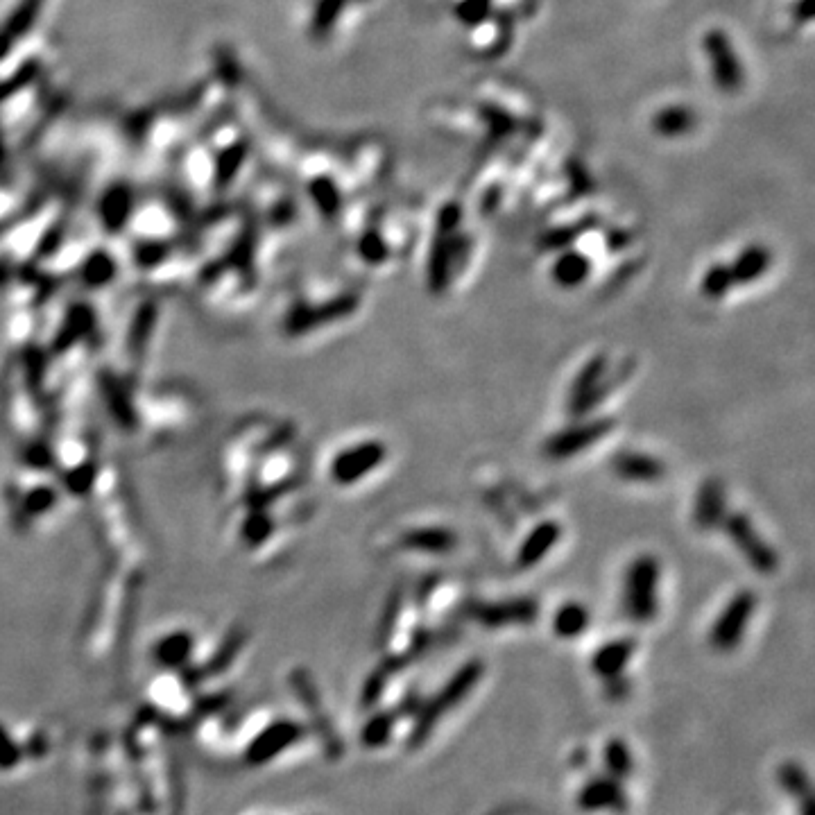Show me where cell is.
Masks as SVG:
<instances>
[{"instance_id": "obj_6", "label": "cell", "mask_w": 815, "mask_h": 815, "mask_svg": "<svg viewBox=\"0 0 815 815\" xmlns=\"http://www.w3.org/2000/svg\"><path fill=\"white\" fill-rule=\"evenodd\" d=\"M469 619L485 628H505V625H530L537 621L539 603L535 598H508V600H474L467 607Z\"/></svg>"}, {"instance_id": "obj_4", "label": "cell", "mask_w": 815, "mask_h": 815, "mask_svg": "<svg viewBox=\"0 0 815 815\" xmlns=\"http://www.w3.org/2000/svg\"><path fill=\"white\" fill-rule=\"evenodd\" d=\"M720 526L725 528V533L732 539V544L736 546L748 564L757 573H775L779 566V557L775 553L766 539L759 535V530L754 528V523L745 514H727Z\"/></svg>"}, {"instance_id": "obj_8", "label": "cell", "mask_w": 815, "mask_h": 815, "mask_svg": "<svg viewBox=\"0 0 815 815\" xmlns=\"http://www.w3.org/2000/svg\"><path fill=\"white\" fill-rule=\"evenodd\" d=\"M605 376H607V356L596 354L589 358L585 367L576 374L569 390V415L571 417H585L591 413L600 397L605 394Z\"/></svg>"}, {"instance_id": "obj_18", "label": "cell", "mask_w": 815, "mask_h": 815, "mask_svg": "<svg viewBox=\"0 0 815 815\" xmlns=\"http://www.w3.org/2000/svg\"><path fill=\"white\" fill-rule=\"evenodd\" d=\"M650 127L662 139H684L698 127V114L689 105H666L652 114Z\"/></svg>"}, {"instance_id": "obj_10", "label": "cell", "mask_w": 815, "mask_h": 815, "mask_svg": "<svg viewBox=\"0 0 815 815\" xmlns=\"http://www.w3.org/2000/svg\"><path fill=\"white\" fill-rule=\"evenodd\" d=\"M385 453H388V449H385L383 442L370 440L358 444L354 449L340 453L336 462H333V478L342 485L356 483V480L365 478L372 469L381 465L385 460Z\"/></svg>"}, {"instance_id": "obj_14", "label": "cell", "mask_w": 815, "mask_h": 815, "mask_svg": "<svg viewBox=\"0 0 815 815\" xmlns=\"http://www.w3.org/2000/svg\"><path fill=\"white\" fill-rule=\"evenodd\" d=\"M614 474L628 483H657L666 476L662 460L646 456V453L623 451L612 460Z\"/></svg>"}, {"instance_id": "obj_17", "label": "cell", "mask_w": 815, "mask_h": 815, "mask_svg": "<svg viewBox=\"0 0 815 815\" xmlns=\"http://www.w3.org/2000/svg\"><path fill=\"white\" fill-rule=\"evenodd\" d=\"M456 234H440L437 231V238L431 245V254H428V288L431 293L440 295L446 290L451 281V270H453V259H456V245L451 243V238Z\"/></svg>"}, {"instance_id": "obj_21", "label": "cell", "mask_w": 815, "mask_h": 815, "mask_svg": "<svg viewBox=\"0 0 815 815\" xmlns=\"http://www.w3.org/2000/svg\"><path fill=\"white\" fill-rule=\"evenodd\" d=\"M777 779L784 791L802 804V815H815V797L811 791V779L797 761H784L777 770Z\"/></svg>"}, {"instance_id": "obj_20", "label": "cell", "mask_w": 815, "mask_h": 815, "mask_svg": "<svg viewBox=\"0 0 815 815\" xmlns=\"http://www.w3.org/2000/svg\"><path fill=\"white\" fill-rule=\"evenodd\" d=\"M772 263V254L766 245H748L745 250L739 252L736 256L734 263L729 265V272H732V279H734V286L739 283V286H748V283H754L757 279H761L763 274L768 272Z\"/></svg>"}, {"instance_id": "obj_9", "label": "cell", "mask_w": 815, "mask_h": 815, "mask_svg": "<svg viewBox=\"0 0 815 815\" xmlns=\"http://www.w3.org/2000/svg\"><path fill=\"white\" fill-rule=\"evenodd\" d=\"M578 806L585 813H598V811H612V813H625L628 811V793H625L623 782L619 779L603 775L594 777L580 788L578 793Z\"/></svg>"}, {"instance_id": "obj_15", "label": "cell", "mask_w": 815, "mask_h": 815, "mask_svg": "<svg viewBox=\"0 0 815 815\" xmlns=\"http://www.w3.org/2000/svg\"><path fill=\"white\" fill-rule=\"evenodd\" d=\"M634 650H637V641L634 639L607 641L591 657V671H594V675L603 677V680L619 677L628 668L630 659L634 657Z\"/></svg>"}, {"instance_id": "obj_12", "label": "cell", "mask_w": 815, "mask_h": 815, "mask_svg": "<svg viewBox=\"0 0 815 815\" xmlns=\"http://www.w3.org/2000/svg\"><path fill=\"white\" fill-rule=\"evenodd\" d=\"M562 537V528L557 521H542L530 530L517 551V569H533L544 557L553 551Z\"/></svg>"}, {"instance_id": "obj_13", "label": "cell", "mask_w": 815, "mask_h": 815, "mask_svg": "<svg viewBox=\"0 0 815 815\" xmlns=\"http://www.w3.org/2000/svg\"><path fill=\"white\" fill-rule=\"evenodd\" d=\"M299 677H302V680L297 682V693H299V698H302V702L306 705V711H311L313 727H315V732H317V736H320V741L324 745V752L329 754L331 759L342 757V752H345V745H342L340 736L336 734V729H333L329 716L322 714L320 696H317L315 686L311 684L308 677H304V675H299Z\"/></svg>"}, {"instance_id": "obj_2", "label": "cell", "mask_w": 815, "mask_h": 815, "mask_svg": "<svg viewBox=\"0 0 815 815\" xmlns=\"http://www.w3.org/2000/svg\"><path fill=\"white\" fill-rule=\"evenodd\" d=\"M659 560L639 555L623 576V609L634 623H650L659 612Z\"/></svg>"}, {"instance_id": "obj_30", "label": "cell", "mask_w": 815, "mask_h": 815, "mask_svg": "<svg viewBox=\"0 0 815 815\" xmlns=\"http://www.w3.org/2000/svg\"><path fill=\"white\" fill-rule=\"evenodd\" d=\"M628 686L630 684L623 680V675L612 677V680H607V696L612 700H621L628 693Z\"/></svg>"}, {"instance_id": "obj_5", "label": "cell", "mask_w": 815, "mask_h": 815, "mask_svg": "<svg viewBox=\"0 0 815 815\" xmlns=\"http://www.w3.org/2000/svg\"><path fill=\"white\" fill-rule=\"evenodd\" d=\"M754 607H757V596L754 591H739L723 612L718 614L716 623L711 625L709 643L718 652H732L745 637V630L752 621Z\"/></svg>"}, {"instance_id": "obj_11", "label": "cell", "mask_w": 815, "mask_h": 815, "mask_svg": "<svg viewBox=\"0 0 815 815\" xmlns=\"http://www.w3.org/2000/svg\"><path fill=\"white\" fill-rule=\"evenodd\" d=\"M304 736V727L293 720H281V723L270 725L265 732L254 741V745L247 752L250 763H268L272 757H277L290 745H295Z\"/></svg>"}, {"instance_id": "obj_27", "label": "cell", "mask_w": 815, "mask_h": 815, "mask_svg": "<svg viewBox=\"0 0 815 815\" xmlns=\"http://www.w3.org/2000/svg\"><path fill=\"white\" fill-rule=\"evenodd\" d=\"M360 256H363L367 263L379 265L388 259L390 250L379 234H367L363 240H360Z\"/></svg>"}, {"instance_id": "obj_3", "label": "cell", "mask_w": 815, "mask_h": 815, "mask_svg": "<svg viewBox=\"0 0 815 815\" xmlns=\"http://www.w3.org/2000/svg\"><path fill=\"white\" fill-rule=\"evenodd\" d=\"M702 55L709 64V77L720 93H739L745 82V66L741 62L729 32L711 28L702 34Z\"/></svg>"}, {"instance_id": "obj_22", "label": "cell", "mask_w": 815, "mask_h": 815, "mask_svg": "<svg viewBox=\"0 0 815 815\" xmlns=\"http://www.w3.org/2000/svg\"><path fill=\"white\" fill-rule=\"evenodd\" d=\"M591 274V261L582 252L576 250H566L562 254H557V259L551 268V279L560 288H578L589 279Z\"/></svg>"}, {"instance_id": "obj_26", "label": "cell", "mask_w": 815, "mask_h": 815, "mask_svg": "<svg viewBox=\"0 0 815 815\" xmlns=\"http://www.w3.org/2000/svg\"><path fill=\"white\" fill-rule=\"evenodd\" d=\"M732 286V272H729V265L725 263H714L700 279V293L705 299H711V302L723 299L732 290Z\"/></svg>"}, {"instance_id": "obj_1", "label": "cell", "mask_w": 815, "mask_h": 815, "mask_svg": "<svg viewBox=\"0 0 815 815\" xmlns=\"http://www.w3.org/2000/svg\"><path fill=\"white\" fill-rule=\"evenodd\" d=\"M483 673H485V664L480 662V659H471V662L462 664L458 668L456 675H453L433 698L424 700L422 705H419V709L415 711V725L413 729H410L408 748H413V750L422 748V745L431 739L437 723H440V720L449 714V711L456 709L460 702L476 689V684L483 680Z\"/></svg>"}, {"instance_id": "obj_25", "label": "cell", "mask_w": 815, "mask_h": 815, "mask_svg": "<svg viewBox=\"0 0 815 815\" xmlns=\"http://www.w3.org/2000/svg\"><path fill=\"white\" fill-rule=\"evenodd\" d=\"M603 759H605V770L609 777L619 779H628L634 770V759H632V752L628 748V743L623 739H612L607 741L605 745V752H603Z\"/></svg>"}, {"instance_id": "obj_29", "label": "cell", "mask_w": 815, "mask_h": 815, "mask_svg": "<svg viewBox=\"0 0 815 815\" xmlns=\"http://www.w3.org/2000/svg\"><path fill=\"white\" fill-rule=\"evenodd\" d=\"M16 757H19V752H16L14 743L10 741V736H7L3 729H0V766H3V768L14 766Z\"/></svg>"}, {"instance_id": "obj_19", "label": "cell", "mask_w": 815, "mask_h": 815, "mask_svg": "<svg viewBox=\"0 0 815 815\" xmlns=\"http://www.w3.org/2000/svg\"><path fill=\"white\" fill-rule=\"evenodd\" d=\"M401 546L406 551L415 553H428V555H444L456 548V535L451 530L433 526V528H413L403 533Z\"/></svg>"}, {"instance_id": "obj_28", "label": "cell", "mask_w": 815, "mask_h": 815, "mask_svg": "<svg viewBox=\"0 0 815 815\" xmlns=\"http://www.w3.org/2000/svg\"><path fill=\"white\" fill-rule=\"evenodd\" d=\"M388 675H390L388 668H379V671L370 675V680L365 682V689H363V705L365 707H374L376 702L383 698L385 684H388Z\"/></svg>"}, {"instance_id": "obj_16", "label": "cell", "mask_w": 815, "mask_h": 815, "mask_svg": "<svg viewBox=\"0 0 815 815\" xmlns=\"http://www.w3.org/2000/svg\"><path fill=\"white\" fill-rule=\"evenodd\" d=\"M725 519V489L718 478H707L700 485L693 508V521L700 530H714Z\"/></svg>"}, {"instance_id": "obj_24", "label": "cell", "mask_w": 815, "mask_h": 815, "mask_svg": "<svg viewBox=\"0 0 815 815\" xmlns=\"http://www.w3.org/2000/svg\"><path fill=\"white\" fill-rule=\"evenodd\" d=\"M403 718L401 709H392V711H379V714H374L370 720H367V725L363 727V732H360V741H363L365 748H383V745H388L390 736L394 732V725H397V720Z\"/></svg>"}, {"instance_id": "obj_7", "label": "cell", "mask_w": 815, "mask_h": 815, "mask_svg": "<svg viewBox=\"0 0 815 815\" xmlns=\"http://www.w3.org/2000/svg\"><path fill=\"white\" fill-rule=\"evenodd\" d=\"M614 428L612 419H587V422H578L564 431L551 435L544 444V451L548 458L553 460H569L573 456H578L589 446H594L596 442L603 440L605 435Z\"/></svg>"}, {"instance_id": "obj_23", "label": "cell", "mask_w": 815, "mask_h": 815, "mask_svg": "<svg viewBox=\"0 0 815 815\" xmlns=\"http://www.w3.org/2000/svg\"><path fill=\"white\" fill-rule=\"evenodd\" d=\"M589 609L582 603H564L555 609L553 632L560 639H578L589 628Z\"/></svg>"}]
</instances>
